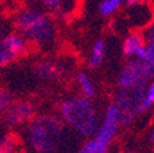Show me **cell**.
Here are the masks:
<instances>
[{"mask_svg":"<svg viewBox=\"0 0 154 153\" xmlns=\"http://www.w3.org/2000/svg\"><path fill=\"white\" fill-rule=\"evenodd\" d=\"M36 115L35 106L29 101H14L3 115V123L8 128L26 126Z\"/></svg>","mask_w":154,"mask_h":153,"instance_id":"cell-5","label":"cell"},{"mask_svg":"<svg viewBox=\"0 0 154 153\" xmlns=\"http://www.w3.org/2000/svg\"><path fill=\"white\" fill-rule=\"evenodd\" d=\"M119 115H117V108L114 104L107 106L103 116L102 124H99L98 130H96V137L95 139H98L102 145L109 146L110 142L113 141V138L116 137L117 131H119Z\"/></svg>","mask_w":154,"mask_h":153,"instance_id":"cell-6","label":"cell"},{"mask_svg":"<svg viewBox=\"0 0 154 153\" xmlns=\"http://www.w3.org/2000/svg\"><path fill=\"white\" fill-rule=\"evenodd\" d=\"M14 102V95L7 88H0V119L3 117L6 110Z\"/></svg>","mask_w":154,"mask_h":153,"instance_id":"cell-16","label":"cell"},{"mask_svg":"<svg viewBox=\"0 0 154 153\" xmlns=\"http://www.w3.org/2000/svg\"><path fill=\"white\" fill-rule=\"evenodd\" d=\"M107 150H109V146H105L98 139L92 138V139L87 141L84 146L79 150V153H107Z\"/></svg>","mask_w":154,"mask_h":153,"instance_id":"cell-14","label":"cell"},{"mask_svg":"<svg viewBox=\"0 0 154 153\" xmlns=\"http://www.w3.org/2000/svg\"><path fill=\"white\" fill-rule=\"evenodd\" d=\"M150 138H151V141L154 142V126H153V130H151V134H150Z\"/></svg>","mask_w":154,"mask_h":153,"instance_id":"cell-20","label":"cell"},{"mask_svg":"<svg viewBox=\"0 0 154 153\" xmlns=\"http://www.w3.org/2000/svg\"><path fill=\"white\" fill-rule=\"evenodd\" d=\"M15 59V57L13 55V53L4 46L3 40L0 39V68L7 66L8 64H11Z\"/></svg>","mask_w":154,"mask_h":153,"instance_id":"cell-18","label":"cell"},{"mask_svg":"<svg viewBox=\"0 0 154 153\" xmlns=\"http://www.w3.org/2000/svg\"><path fill=\"white\" fill-rule=\"evenodd\" d=\"M77 84H79V88H80L81 97H85V98H94L96 93L95 84H94L92 79L90 77V75L87 72H79L77 73Z\"/></svg>","mask_w":154,"mask_h":153,"instance_id":"cell-10","label":"cell"},{"mask_svg":"<svg viewBox=\"0 0 154 153\" xmlns=\"http://www.w3.org/2000/svg\"><path fill=\"white\" fill-rule=\"evenodd\" d=\"M35 72L40 79L51 81L57 80L61 75V68L54 61H42L35 66Z\"/></svg>","mask_w":154,"mask_h":153,"instance_id":"cell-9","label":"cell"},{"mask_svg":"<svg viewBox=\"0 0 154 153\" xmlns=\"http://www.w3.org/2000/svg\"><path fill=\"white\" fill-rule=\"evenodd\" d=\"M61 119L66 126L84 137H91L99 127V115L90 98L73 97L59 108Z\"/></svg>","mask_w":154,"mask_h":153,"instance_id":"cell-3","label":"cell"},{"mask_svg":"<svg viewBox=\"0 0 154 153\" xmlns=\"http://www.w3.org/2000/svg\"><path fill=\"white\" fill-rule=\"evenodd\" d=\"M15 25L28 42L37 46H50L55 42L58 26L54 18L37 8L21 10L15 17Z\"/></svg>","mask_w":154,"mask_h":153,"instance_id":"cell-2","label":"cell"},{"mask_svg":"<svg viewBox=\"0 0 154 153\" xmlns=\"http://www.w3.org/2000/svg\"><path fill=\"white\" fill-rule=\"evenodd\" d=\"M142 0H127V3L129 4V6H134V4H136V3H140Z\"/></svg>","mask_w":154,"mask_h":153,"instance_id":"cell-19","label":"cell"},{"mask_svg":"<svg viewBox=\"0 0 154 153\" xmlns=\"http://www.w3.org/2000/svg\"><path fill=\"white\" fill-rule=\"evenodd\" d=\"M154 104V81L150 84H147V88H146V93H144V97L142 99V104H140V113L146 112L151 105Z\"/></svg>","mask_w":154,"mask_h":153,"instance_id":"cell-17","label":"cell"},{"mask_svg":"<svg viewBox=\"0 0 154 153\" xmlns=\"http://www.w3.org/2000/svg\"><path fill=\"white\" fill-rule=\"evenodd\" d=\"M43 6L47 10L52 11L55 17L65 18L69 14V8L66 7V0H42Z\"/></svg>","mask_w":154,"mask_h":153,"instance_id":"cell-12","label":"cell"},{"mask_svg":"<svg viewBox=\"0 0 154 153\" xmlns=\"http://www.w3.org/2000/svg\"><path fill=\"white\" fill-rule=\"evenodd\" d=\"M142 44H143V37H142L140 33H131L128 37L125 39L124 46H122V53L127 57H132L135 50Z\"/></svg>","mask_w":154,"mask_h":153,"instance_id":"cell-13","label":"cell"},{"mask_svg":"<svg viewBox=\"0 0 154 153\" xmlns=\"http://www.w3.org/2000/svg\"><path fill=\"white\" fill-rule=\"evenodd\" d=\"M147 88V81H139L129 87H120V91L116 97V108L119 115L120 126H129L140 115V104Z\"/></svg>","mask_w":154,"mask_h":153,"instance_id":"cell-4","label":"cell"},{"mask_svg":"<svg viewBox=\"0 0 154 153\" xmlns=\"http://www.w3.org/2000/svg\"><path fill=\"white\" fill-rule=\"evenodd\" d=\"M0 153H8V152H7V150L4 149V148L2 146V145H0Z\"/></svg>","mask_w":154,"mask_h":153,"instance_id":"cell-21","label":"cell"},{"mask_svg":"<svg viewBox=\"0 0 154 153\" xmlns=\"http://www.w3.org/2000/svg\"><path fill=\"white\" fill-rule=\"evenodd\" d=\"M103 57H105V42L100 39V40H96L91 48V54L88 57V66L91 69L99 68L102 65Z\"/></svg>","mask_w":154,"mask_h":153,"instance_id":"cell-11","label":"cell"},{"mask_svg":"<svg viewBox=\"0 0 154 153\" xmlns=\"http://www.w3.org/2000/svg\"><path fill=\"white\" fill-rule=\"evenodd\" d=\"M149 79H151V76L146 65L142 61L135 58L122 68L117 83H119V87H129L139 83V81H147Z\"/></svg>","mask_w":154,"mask_h":153,"instance_id":"cell-7","label":"cell"},{"mask_svg":"<svg viewBox=\"0 0 154 153\" xmlns=\"http://www.w3.org/2000/svg\"><path fill=\"white\" fill-rule=\"evenodd\" d=\"M63 138V121L54 115H35L26 124V142L30 153H58Z\"/></svg>","mask_w":154,"mask_h":153,"instance_id":"cell-1","label":"cell"},{"mask_svg":"<svg viewBox=\"0 0 154 153\" xmlns=\"http://www.w3.org/2000/svg\"><path fill=\"white\" fill-rule=\"evenodd\" d=\"M7 48H8L15 58L22 57L28 53V40L19 33H10L4 39H2Z\"/></svg>","mask_w":154,"mask_h":153,"instance_id":"cell-8","label":"cell"},{"mask_svg":"<svg viewBox=\"0 0 154 153\" xmlns=\"http://www.w3.org/2000/svg\"><path fill=\"white\" fill-rule=\"evenodd\" d=\"M124 0H103L99 6V13L105 17H109L114 14L121 7Z\"/></svg>","mask_w":154,"mask_h":153,"instance_id":"cell-15","label":"cell"}]
</instances>
